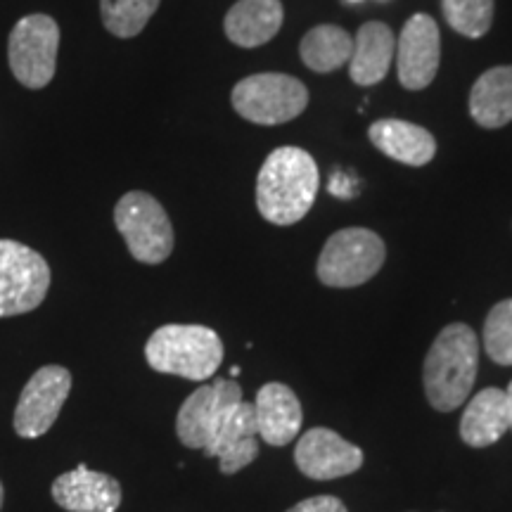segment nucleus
I'll list each match as a JSON object with an SVG mask.
<instances>
[{
  "label": "nucleus",
  "mask_w": 512,
  "mask_h": 512,
  "mask_svg": "<svg viewBox=\"0 0 512 512\" xmlns=\"http://www.w3.org/2000/svg\"><path fill=\"white\" fill-rule=\"evenodd\" d=\"M320 188L318 164L302 147H278L256 178V207L273 226H292L309 214Z\"/></svg>",
  "instance_id": "f257e3e1"
},
{
  "label": "nucleus",
  "mask_w": 512,
  "mask_h": 512,
  "mask_svg": "<svg viewBox=\"0 0 512 512\" xmlns=\"http://www.w3.org/2000/svg\"><path fill=\"white\" fill-rule=\"evenodd\" d=\"M510 430L508 399L503 389H482L475 399L467 403L460 418V439L472 448H486L496 444Z\"/></svg>",
  "instance_id": "6ab92c4d"
},
{
  "label": "nucleus",
  "mask_w": 512,
  "mask_h": 512,
  "mask_svg": "<svg viewBox=\"0 0 512 512\" xmlns=\"http://www.w3.org/2000/svg\"><path fill=\"white\" fill-rule=\"evenodd\" d=\"M50 266L36 249L0 240V318L22 316L46 302Z\"/></svg>",
  "instance_id": "0eeeda50"
},
{
  "label": "nucleus",
  "mask_w": 512,
  "mask_h": 512,
  "mask_svg": "<svg viewBox=\"0 0 512 512\" xmlns=\"http://www.w3.org/2000/svg\"><path fill=\"white\" fill-rule=\"evenodd\" d=\"M484 349L498 366H512V299L498 302L486 316Z\"/></svg>",
  "instance_id": "b1692460"
},
{
  "label": "nucleus",
  "mask_w": 512,
  "mask_h": 512,
  "mask_svg": "<svg viewBox=\"0 0 512 512\" xmlns=\"http://www.w3.org/2000/svg\"><path fill=\"white\" fill-rule=\"evenodd\" d=\"M162 0H100L105 29L117 38H133L147 27Z\"/></svg>",
  "instance_id": "4be33fe9"
},
{
  "label": "nucleus",
  "mask_w": 512,
  "mask_h": 512,
  "mask_svg": "<svg viewBox=\"0 0 512 512\" xmlns=\"http://www.w3.org/2000/svg\"><path fill=\"white\" fill-rule=\"evenodd\" d=\"M254 418L259 439L271 446H287L302 430V403L287 384L268 382L254 399Z\"/></svg>",
  "instance_id": "4468645a"
},
{
  "label": "nucleus",
  "mask_w": 512,
  "mask_h": 512,
  "mask_svg": "<svg viewBox=\"0 0 512 512\" xmlns=\"http://www.w3.org/2000/svg\"><path fill=\"white\" fill-rule=\"evenodd\" d=\"M245 401L242 389L235 380H214L202 384L183 401L176 418V434L183 446L204 451L230 418V413Z\"/></svg>",
  "instance_id": "1a4fd4ad"
},
{
  "label": "nucleus",
  "mask_w": 512,
  "mask_h": 512,
  "mask_svg": "<svg viewBox=\"0 0 512 512\" xmlns=\"http://www.w3.org/2000/svg\"><path fill=\"white\" fill-rule=\"evenodd\" d=\"M354 53V36L337 24H318L299 43L302 62L316 74H332L349 64Z\"/></svg>",
  "instance_id": "412c9836"
},
{
  "label": "nucleus",
  "mask_w": 512,
  "mask_h": 512,
  "mask_svg": "<svg viewBox=\"0 0 512 512\" xmlns=\"http://www.w3.org/2000/svg\"><path fill=\"white\" fill-rule=\"evenodd\" d=\"M285 8L280 0H238L223 19L230 43L240 48L266 46L283 27Z\"/></svg>",
  "instance_id": "dca6fc26"
},
{
  "label": "nucleus",
  "mask_w": 512,
  "mask_h": 512,
  "mask_svg": "<svg viewBox=\"0 0 512 512\" xmlns=\"http://www.w3.org/2000/svg\"><path fill=\"white\" fill-rule=\"evenodd\" d=\"M370 143L382 155L406 166H425L437 155V140L427 128L403 119H380L370 126Z\"/></svg>",
  "instance_id": "f3484780"
},
{
  "label": "nucleus",
  "mask_w": 512,
  "mask_h": 512,
  "mask_svg": "<svg viewBox=\"0 0 512 512\" xmlns=\"http://www.w3.org/2000/svg\"><path fill=\"white\" fill-rule=\"evenodd\" d=\"M387 259V247L380 235L368 228H344L330 235L318 256V280L328 287L366 285L375 278Z\"/></svg>",
  "instance_id": "20e7f679"
},
{
  "label": "nucleus",
  "mask_w": 512,
  "mask_h": 512,
  "mask_svg": "<svg viewBox=\"0 0 512 512\" xmlns=\"http://www.w3.org/2000/svg\"><path fill=\"white\" fill-rule=\"evenodd\" d=\"M145 358L157 373L202 382L219 370L223 342L207 325H164L147 339Z\"/></svg>",
  "instance_id": "7ed1b4c3"
},
{
  "label": "nucleus",
  "mask_w": 512,
  "mask_h": 512,
  "mask_svg": "<svg viewBox=\"0 0 512 512\" xmlns=\"http://www.w3.org/2000/svg\"><path fill=\"white\" fill-rule=\"evenodd\" d=\"M114 223L128 252L140 264L157 266L174 252V226L150 192H126L114 207Z\"/></svg>",
  "instance_id": "39448f33"
},
{
  "label": "nucleus",
  "mask_w": 512,
  "mask_h": 512,
  "mask_svg": "<svg viewBox=\"0 0 512 512\" xmlns=\"http://www.w3.org/2000/svg\"><path fill=\"white\" fill-rule=\"evenodd\" d=\"M233 110L259 126H278L297 119L309 105V91L290 74L264 72L235 83Z\"/></svg>",
  "instance_id": "423d86ee"
},
{
  "label": "nucleus",
  "mask_w": 512,
  "mask_h": 512,
  "mask_svg": "<svg viewBox=\"0 0 512 512\" xmlns=\"http://www.w3.org/2000/svg\"><path fill=\"white\" fill-rule=\"evenodd\" d=\"M294 463L309 479L328 482V479L354 475L363 465V451L328 427H313L299 437L294 448Z\"/></svg>",
  "instance_id": "f8f14e48"
},
{
  "label": "nucleus",
  "mask_w": 512,
  "mask_h": 512,
  "mask_svg": "<svg viewBox=\"0 0 512 512\" xmlns=\"http://www.w3.org/2000/svg\"><path fill=\"white\" fill-rule=\"evenodd\" d=\"M72 392V373L64 366H43L38 368L27 387L19 394L15 408V432L24 439L43 437L55 420Z\"/></svg>",
  "instance_id": "9d476101"
},
{
  "label": "nucleus",
  "mask_w": 512,
  "mask_h": 512,
  "mask_svg": "<svg viewBox=\"0 0 512 512\" xmlns=\"http://www.w3.org/2000/svg\"><path fill=\"white\" fill-rule=\"evenodd\" d=\"M3 501H5V491H3V484H0V508H3Z\"/></svg>",
  "instance_id": "bb28decb"
},
{
  "label": "nucleus",
  "mask_w": 512,
  "mask_h": 512,
  "mask_svg": "<svg viewBox=\"0 0 512 512\" xmlns=\"http://www.w3.org/2000/svg\"><path fill=\"white\" fill-rule=\"evenodd\" d=\"M446 24L465 38H482L494 22V0H441Z\"/></svg>",
  "instance_id": "5701e85b"
},
{
  "label": "nucleus",
  "mask_w": 512,
  "mask_h": 512,
  "mask_svg": "<svg viewBox=\"0 0 512 512\" xmlns=\"http://www.w3.org/2000/svg\"><path fill=\"white\" fill-rule=\"evenodd\" d=\"M209 458H219L223 475H235L242 467L252 465L259 456V430H256L254 403L242 401L230 418L223 422L221 430L204 448Z\"/></svg>",
  "instance_id": "2eb2a0df"
},
{
  "label": "nucleus",
  "mask_w": 512,
  "mask_h": 512,
  "mask_svg": "<svg viewBox=\"0 0 512 512\" xmlns=\"http://www.w3.org/2000/svg\"><path fill=\"white\" fill-rule=\"evenodd\" d=\"M505 399H508V418H510V430H512V382H510L508 392H505Z\"/></svg>",
  "instance_id": "a878e982"
},
{
  "label": "nucleus",
  "mask_w": 512,
  "mask_h": 512,
  "mask_svg": "<svg viewBox=\"0 0 512 512\" xmlns=\"http://www.w3.org/2000/svg\"><path fill=\"white\" fill-rule=\"evenodd\" d=\"M479 370L477 332L465 323H451L439 332L427 351L422 384L427 401L441 413H451L470 396Z\"/></svg>",
  "instance_id": "f03ea898"
},
{
  "label": "nucleus",
  "mask_w": 512,
  "mask_h": 512,
  "mask_svg": "<svg viewBox=\"0 0 512 512\" xmlns=\"http://www.w3.org/2000/svg\"><path fill=\"white\" fill-rule=\"evenodd\" d=\"M470 114L482 128H503L512 121V67H494L475 81Z\"/></svg>",
  "instance_id": "aec40b11"
},
{
  "label": "nucleus",
  "mask_w": 512,
  "mask_h": 512,
  "mask_svg": "<svg viewBox=\"0 0 512 512\" xmlns=\"http://www.w3.org/2000/svg\"><path fill=\"white\" fill-rule=\"evenodd\" d=\"M396 72L406 91H422L434 81L441 62L439 24L430 15H413L396 38Z\"/></svg>",
  "instance_id": "9b49d317"
},
{
  "label": "nucleus",
  "mask_w": 512,
  "mask_h": 512,
  "mask_svg": "<svg viewBox=\"0 0 512 512\" xmlns=\"http://www.w3.org/2000/svg\"><path fill=\"white\" fill-rule=\"evenodd\" d=\"M287 512H349V510L347 505L335 496H313V498H306L302 503H297Z\"/></svg>",
  "instance_id": "393cba45"
},
{
  "label": "nucleus",
  "mask_w": 512,
  "mask_h": 512,
  "mask_svg": "<svg viewBox=\"0 0 512 512\" xmlns=\"http://www.w3.org/2000/svg\"><path fill=\"white\" fill-rule=\"evenodd\" d=\"M60 27L48 15H27L12 29L8 41V60L15 79L24 88H46L55 76Z\"/></svg>",
  "instance_id": "6e6552de"
},
{
  "label": "nucleus",
  "mask_w": 512,
  "mask_h": 512,
  "mask_svg": "<svg viewBox=\"0 0 512 512\" xmlns=\"http://www.w3.org/2000/svg\"><path fill=\"white\" fill-rule=\"evenodd\" d=\"M53 501L67 512H117L121 484L107 472L76 465L53 482Z\"/></svg>",
  "instance_id": "ddd939ff"
},
{
  "label": "nucleus",
  "mask_w": 512,
  "mask_h": 512,
  "mask_svg": "<svg viewBox=\"0 0 512 512\" xmlns=\"http://www.w3.org/2000/svg\"><path fill=\"white\" fill-rule=\"evenodd\" d=\"M396 53L394 31L382 22H366L354 36L349 76L356 86H375L387 76Z\"/></svg>",
  "instance_id": "a211bd4d"
}]
</instances>
